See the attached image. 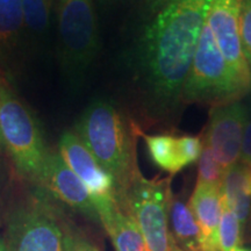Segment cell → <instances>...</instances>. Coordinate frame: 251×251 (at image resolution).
<instances>
[{
  "mask_svg": "<svg viewBox=\"0 0 251 251\" xmlns=\"http://www.w3.org/2000/svg\"><path fill=\"white\" fill-rule=\"evenodd\" d=\"M211 2L185 0L168 5L144 28L137 51L140 74L158 108H174L181 99Z\"/></svg>",
  "mask_w": 251,
  "mask_h": 251,
  "instance_id": "obj_1",
  "label": "cell"
},
{
  "mask_svg": "<svg viewBox=\"0 0 251 251\" xmlns=\"http://www.w3.org/2000/svg\"><path fill=\"white\" fill-rule=\"evenodd\" d=\"M75 133L112 176L121 200L139 171L135 163L133 134L124 114L107 100H97L78 119Z\"/></svg>",
  "mask_w": 251,
  "mask_h": 251,
  "instance_id": "obj_2",
  "label": "cell"
},
{
  "mask_svg": "<svg viewBox=\"0 0 251 251\" xmlns=\"http://www.w3.org/2000/svg\"><path fill=\"white\" fill-rule=\"evenodd\" d=\"M0 146L11 156L19 174L39 183L49 153L42 129L8 85L4 87L0 103Z\"/></svg>",
  "mask_w": 251,
  "mask_h": 251,
  "instance_id": "obj_3",
  "label": "cell"
},
{
  "mask_svg": "<svg viewBox=\"0 0 251 251\" xmlns=\"http://www.w3.org/2000/svg\"><path fill=\"white\" fill-rule=\"evenodd\" d=\"M244 93L216 45L211 28L205 23L181 99L186 102H205L219 106L233 101Z\"/></svg>",
  "mask_w": 251,
  "mask_h": 251,
  "instance_id": "obj_4",
  "label": "cell"
},
{
  "mask_svg": "<svg viewBox=\"0 0 251 251\" xmlns=\"http://www.w3.org/2000/svg\"><path fill=\"white\" fill-rule=\"evenodd\" d=\"M62 62L72 79L83 76L99 50L93 0H58Z\"/></svg>",
  "mask_w": 251,
  "mask_h": 251,
  "instance_id": "obj_5",
  "label": "cell"
},
{
  "mask_svg": "<svg viewBox=\"0 0 251 251\" xmlns=\"http://www.w3.org/2000/svg\"><path fill=\"white\" fill-rule=\"evenodd\" d=\"M170 180L147 179L140 171L120 200L133 216L142 235L146 251H170L169 203Z\"/></svg>",
  "mask_w": 251,
  "mask_h": 251,
  "instance_id": "obj_6",
  "label": "cell"
},
{
  "mask_svg": "<svg viewBox=\"0 0 251 251\" xmlns=\"http://www.w3.org/2000/svg\"><path fill=\"white\" fill-rule=\"evenodd\" d=\"M7 237L8 251H64V231L54 209L37 200L9 213Z\"/></svg>",
  "mask_w": 251,
  "mask_h": 251,
  "instance_id": "obj_7",
  "label": "cell"
},
{
  "mask_svg": "<svg viewBox=\"0 0 251 251\" xmlns=\"http://www.w3.org/2000/svg\"><path fill=\"white\" fill-rule=\"evenodd\" d=\"M243 0H212L206 24L211 28L216 45L224 55L235 79L244 91L251 85V71L240 39V14Z\"/></svg>",
  "mask_w": 251,
  "mask_h": 251,
  "instance_id": "obj_8",
  "label": "cell"
},
{
  "mask_svg": "<svg viewBox=\"0 0 251 251\" xmlns=\"http://www.w3.org/2000/svg\"><path fill=\"white\" fill-rule=\"evenodd\" d=\"M247 120L248 111L240 101L215 106L211 113L205 140L225 171L240 162Z\"/></svg>",
  "mask_w": 251,
  "mask_h": 251,
  "instance_id": "obj_9",
  "label": "cell"
},
{
  "mask_svg": "<svg viewBox=\"0 0 251 251\" xmlns=\"http://www.w3.org/2000/svg\"><path fill=\"white\" fill-rule=\"evenodd\" d=\"M58 152L69 168L85 184L94 206L101 201L119 199L113 177L99 164L75 131L62 134Z\"/></svg>",
  "mask_w": 251,
  "mask_h": 251,
  "instance_id": "obj_10",
  "label": "cell"
},
{
  "mask_svg": "<svg viewBox=\"0 0 251 251\" xmlns=\"http://www.w3.org/2000/svg\"><path fill=\"white\" fill-rule=\"evenodd\" d=\"M39 183L65 205L93 222H100L98 212L85 184L69 168L59 152L49 151Z\"/></svg>",
  "mask_w": 251,
  "mask_h": 251,
  "instance_id": "obj_11",
  "label": "cell"
},
{
  "mask_svg": "<svg viewBox=\"0 0 251 251\" xmlns=\"http://www.w3.org/2000/svg\"><path fill=\"white\" fill-rule=\"evenodd\" d=\"M222 205L221 185L197 183L188 207L200 228V251H220L218 233Z\"/></svg>",
  "mask_w": 251,
  "mask_h": 251,
  "instance_id": "obj_12",
  "label": "cell"
},
{
  "mask_svg": "<svg viewBox=\"0 0 251 251\" xmlns=\"http://www.w3.org/2000/svg\"><path fill=\"white\" fill-rule=\"evenodd\" d=\"M96 208L115 251H146L140 229L127 207L119 200H111L98 203Z\"/></svg>",
  "mask_w": 251,
  "mask_h": 251,
  "instance_id": "obj_13",
  "label": "cell"
},
{
  "mask_svg": "<svg viewBox=\"0 0 251 251\" xmlns=\"http://www.w3.org/2000/svg\"><path fill=\"white\" fill-rule=\"evenodd\" d=\"M221 192L225 203L236 215L240 225H246L251 213V186L246 164L240 161L226 171Z\"/></svg>",
  "mask_w": 251,
  "mask_h": 251,
  "instance_id": "obj_14",
  "label": "cell"
},
{
  "mask_svg": "<svg viewBox=\"0 0 251 251\" xmlns=\"http://www.w3.org/2000/svg\"><path fill=\"white\" fill-rule=\"evenodd\" d=\"M169 218L172 228L171 236L178 246L187 251H200V228L190 207L181 200L171 198Z\"/></svg>",
  "mask_w": 251,
  "mask_h": 251,
  "instance_id": "obj_15",
  "label": "cell"
},
{
  "mask_svg": "<svg viewBox=\"0 0 251 251\" xmlns=\"http://www.w3.org/2000/svg\"><path fill=\"white\" fill-rule=\"evenodd\" d=\"M23 27L21 0H0V57L17 46Z\"/></svg>",
  "mask_w": 251,
  "mask_h": 251,
  "instance_id": "obj_16",
  "label": "cell"
},
{
  "mask_svg": "<svg viewBox=\"0 0 251 251\" xmlns=\"http://www.w3.org/2000/svg\"><path fill=\"white\" fill-rule=\"evenodd\" d=\"M143 139L155 165L171 175L183 170L178 157L177 137L169 134H158L143 135Z\"/></svg>",
  "mask_w": 251,
  "mask_h": 251,
  "instance_id": "obj_17",
  "label": "cell"
},
{
  "mask_svg": "<svg viewBox=\"0 0 251 251\" xmlns=\"http://www.w3.org/2000/svg\"><path fill=\"white\" fill-rule=\"evenodd\" d=\"M24 25L34 34L48 29L51 18L52 0H21Z\"/></svg>",
  "mask_w": 251,
  "mask_h": 251,
  "instance_id": "obj_18",
  "label": "cell"
},
{
  "mask_svg": "<svg viewBox=\"0 0 251 251\" xmlns=\"http://www.w3.org/2000/svg\"><path fill=\"white\" fill-rule=\"evenodd\" d=\"M219 250L233 251L241 242V225L236 215L234 214L228 206L222 205L221 218L219 224Z\"/></svg>",
  "mask_w": 251,
  "mask_h": 251,
  "instance_id": "obj_19",
  "label": "cell"
},
{
  "mask_svg": "<svg viewBox=\"0 0 251 251\" xmlns=\"http://www.w3.org/2000/svg\"><path fill=\"white\" fill-rule=\"evenodd\" d=\"M226 171L216 161L211 147L203 139V148L199 157V168H198V183L221 185Z\"/></svg>",
  "mask_w": 251,
  "mask_h": 251,
  "instance_id": "obj_20",
  "label": "cell"
},
{
  "mask_svg": "<svg viewBox=\"0 0 251 251\" xmlns=\"http://www.w3.org/2000/svg\"><path fill=\"white\" fill-rule=\"evenodd\" d=\"M203 148V140L199 136H184L177 137V149L178 157L181 169L193 164L194 162L199 159Z\"/></svg>",
  "mask_w": 251,
  "mask_h": 251,
  "instance_id": "obj_21",
  "label": "cell"
},
{
  "mask_svg": "<svg viewBox=\"0 0 251 251\" xmlns=\"http://www.w3.org/2000/svg\"><path fill=\"white\" fill-rule=\"evenodd\" d=\"M240 39L246 59L251 67V0H243L240 14Z\"/></svg>",
  "mask_w": 251,
  "mask_h": 251,
  "instance_id": "obj_22",
  "label": "cell"
},
{
  "mask_svg": "<svg viewBox=\"0 0 251 251\" xmlns=\"http://www.w3.org/2000/svg\"><path fill=\"white\" fill-rule=\"evenodd\" d=\"M64 231V251H100L98 248L83 235L74 231L70 228H65Z\"/></svg>",
  "mask_w": 251,
  "mask_h": 251,
  "instance_id": "obj_23",
  "label": "cell"
},
{
  "mask_svg": "<svg viewBox=\"0 0 251 251\" xmlns=\"http://www.w3.org/2000/svg\"><path fill=\"white\" fill-rule=\"evenodd\" d=\"M240 161L248 166L251 165V117H249V114H248L246 129L243 134Z\"/></svg>",
  "mask_w": 251,
  "mask_h": 251,
  "instance_id": "obj_24",
  "label": "cell"
},
{
  "mask_svg": "<svg viewBox=\"0 0 251 251\" xmlns=\"http://www.w3.org/2000/svg\"><path fill=\"white\" fill-rule=\"evenodd\" d=\"M185 1V0H146L147 7L152 14L157 13L159 9L164 8L165 6L175 4V2H181Z\"/></svg>",
  "mask_w": 251,
  "mask_h": 251,
  "instance_id": "obj_25",
  "label": "cell"
},
{
  "mask_svg": "<svg viewBox=\"0 0 251 251\" xmlns=\"http://www.w3.org/2000/svg\"><path fill=\"white\" fill-rule=\"evenodd\" d=\"M169 248H170V251H187L183 249L180 246H178L177 242L174 240V237L171 236V234L169 235Z\"/></svg>",
  "mask_w": 251,
  "mask_h": 251,
  "instance_id": "obj_26",
  "label": "cell"
},
{
  "mask_svg": "<svg viewBox=\"0 0 251 251\" xmlns=\"http://www.w3.org/2000/svg\"><path fill=\"white\" fill-rule=\"evenodd\" d=\"M7 85L6 84V81L4 78H1V76H0V103H1V98H2V91H4V87ZM0 148H1V146H0Z\"/></svg>",
  "mask_w": 251,
  "mask_h": 251,
  "instance_id": "obj_27",
  "label": "cell"
},
{
  "mask_svg": "<svg viewBox=\"0 0 251 251\" xmlns=\"http://www.w3.org/2000/svg\"><path fill=\"white\" fill-rule=\"evenodd\" d=\"M0 251H8V248L6 247V244L0 240Z\"/></svg>",
  "mask_w": 251,
  "mask_h": 251,
  "instance_id": "obj_28",
  "label": "cell"
},
{
  "mask_svg": "<svg viewBox=\"0 0 251 251\" xmlns=\"http://www.w3.org/2000/svg\"><path fill=\"white\" fill-rule=\"evenodd\" d=\"M233 251H251V249H247V248H240V247H237L236 249H234Z\"/></svg>",
  "mask_w": 251,
  "mask_h": 251,
  "instance_id": "obj_29",
  "label": "cell"
},
{
  "mask_svg": "<svg viewBox=\"0 0 251 251\" xmlns=\"http://www.w3.org/2000/svg\"><path fill=\"white\" fill-rule=\"evenodd\" d=\"M248 175H249V181H250V186H251V165L248 166Z\"/></svg>",
  "mask_w": 251,
  "mask_h": 251,
  "instance_id": "obj_30",
  "label": "cell"
}]
</instances>
